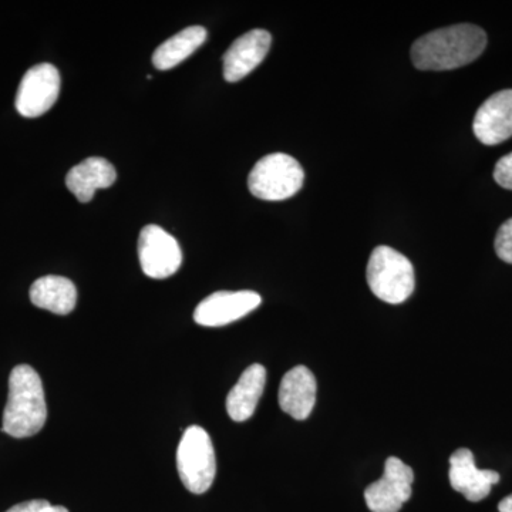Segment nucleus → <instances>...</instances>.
<instances>
[{
	"label": "nucleus",
	"instance_id": "aec40b11",
	"mask_svg": "<svg viewBox=\"0 0 512 512\" xmlns=\"http://www.w3.org/2000/svg\"><path fill=\"white\" fill-rule=\"evenodd\" d=\"M6 512H69V510L60 505H52L46 500H32L15 505Z\"/></svg>",
	"mask_w": 512,
	"mask_h": 512
},
{
	"label": "nucleus",
	"instance_id": "f257e3e1",
	"mask_svg": "<svg viewBox=\"0 0 512 512\" xmlns=\"http://www.w3.org/2000/svg\"><path fill=\"white\" fill-rule=\"evenodd\" d=\"M487 46V35L474 25H454L427 33L414 42L412 60L419 70H453L478 59Z\"/></svg>",
	"mask_w": 512,
	"mask_h": 512
},
{
	"label": "nucleus",
	"instance_id": "4468645a",
	"mask_svg": "<svg viewBox=\"0 0 512 512\" xmlns=\"http://www.w3.org/2000/svg\"><path fill=\"white\" fill-rule=\"evenodd\" d=\"M117 173L114 165L106 158L90 157L74 165L66 175V185L80 202L93 200L94 192L100 188H109L116 183Z\"/></svg>",
	"mask_w": 512,
	"mask_h": 512
},
{
	"label": "nucleus",
	"instance_id": "39448f33",
	"mask_svg": "<svg viewBox=\"0 0 512 512\" xmlns=\"http://www.w3.org/2000/svg\"><path fill=\"white\" fill-rule=\"evenodd\" d=\"M305 173L295 158L284 153L268 154L255 164L248 177L252 195L264 201H284L301 191Z\"/></svg>",
	"mask_w": 512,
	"mask_h": 512
},
{
	"label": "nucleus",
	"instance_id": "7ed1b4c3",
	"mask_svg": "<svg viewBox=\"0 0 512 512\" xmlns=\"http://www.w3.org/2000/svg\"><path fill=\"white\" fill-rule=\"evenodd\" d=\"M366 278L373 295L390 305L406 302L416 286L412 262L386 245L373 249Z\"/></svg>",
	"mask_w": 512,
	"mask_h": 512
},
{
	"label": "nucleus",
	"instance_id": "6e6552de",
	"mask_svg": "<svg viewBox=\"0 0 512 512\" xmlns=\"http://www.w3.org/2000/svg\"><path fill=\"white\" fill-rule=\"evenodd\" d=\"M60 73L53 64L40 63L26 72L16 94V110L36 119L52 109L60 93Z\"/></svg>",
	"mask_w": 512,
	"mask_h": 512
},
{
	"label": "nucleus",
	"instance_id": "f03ea898",
	"mask_svg": "<svg viewBox=\"0 0 512 512\" xmlns=\"http://www.w3.org/2000/svg\"><path fill=\"white\" fill-rule=\"evenodd\" d=\"M47 406L39 373L19 365L9 377V397L3 412L2 431L15 439L35 436L45 427Z\"/></svg>",
	"mask_w": 512,
	"mask_h": 512
},
{
	"label": "nucleus",
	"instance_id": "a211bd4d",
	"mask_svg": "<svg viewBox=\"0 0 512 512\" xmlns=\"http://www.w3.org/2000/svg\"><path fill=\"white\" fill-rule=\"evenodd\" d=\"M495 252L501 261L512 264V218L498 229L495 237Z\"/></svg>",
	"mask_w": 512,
	"mask_h": 512
},
{
	"label": "nucleus",
	"instance_id": "423d86ee",
	"mask_svg": "<svg viewBox=\"0 0 512 512\" xmlns=\"http://www.w3.org/2000/svg\"><path fill=\"white\" fill-rule=\"evenodd\" d=\"M138 258L148 278L173 276L183 264V251L173 235L158 225H147L138 238Z\"/></svg>",
	"mask_w": 512,
	"mask_h": 512
},
{
	"label": "nucleus",
	"instance_id": "0eeeda50",
	"mask_svg": "<svg viewBox=\"0 0 512 512\" xmlns=\"http://www.w3.org/2000/svg\"><path fill=\"white\" fill-rule=\"evenodd\" d=\"M414 473L400 458H387L383 477L365 491L367 507L372 512H399L412 498Z\"/></svg>",
	"mask_w": 512,
	"mask_h": 512
},
{
	"label": "nucleus",
	"instance_id": "ddd939ff",
	"mask_svg": "<svg viewBox=\"0 0 512 512\" xmlns=\"http://www.w3.org/2000/svg\"><path fill=\"white\" fill-rule=\"evenodd\" d=\"M316 392L318 384L311 370L305 366L293 367L279 386V406L293 419L306 420L315 407Z\"/></svg>",
	"mask_w": 512,
	"mask_h": 512
},
{
	"label": "nucleus",
	"instance_id": "6ab92c4d",
	"mask_svg": "<svg viewBox=\"0 0 512 512\" xmlns=\"http://www.w3.org/2000/svg\"><path fill=\"white\" fill-rule=\"evenodd\" d=\"M494 180L505 190H512V153L501 158L495 165Z\"/></svg>",
	"mask_w": 512,
	"mask_h": 512
},
{
	"label": "nucleus",
	"instance_id": "1a4fd4ad",
	"mask_svg": "<svg viewBox=\"0 0 512 512\" xmlns=\"http://www.w3.org/2000/svg\"><path fill=\"white\" fill-rule=\"evenodd\" d=\"M262 303L261 295L254 291H220L200 302L194 320L205 328H220L245 318Z\"/></svg>",
	"mask_w": 512,
	"mask_h": 512
},
{
	"label": "nucleus",
	"instance_id": "f8f14e48",
	"mask_svg": "<svg viewBox=\"0 0 512 512\" xmlns=\"http://www.w3.org/2000/svg\"><path fill=\"white\" fill-rule=\"evenodd\" d=\"M473 130L485 146H497L512 137V90L495 93L481 104Z\"/></svg>",
	"mask_w": 512,
	"mask_h": 512
},
{
	"label": "nucleus",
	"instance_id": "f3484780",
	"mask_svg": "<svg viewBox=\"0 0 512 512\" xmlns=\"http://www.w3.org/2000/svg\"><path fill=\"white\" fill-rule=\"evenodd\" d=\"M207 40V29L202 26H190L165 40L153 55L154 67L158 70H170L183 63Z\"/></svg>",
	"mask_w": 512,
	"mask_h": 512
},
{
	"label": "nucleus",
	"instance_id": "2eb2a0df",
	"mask_svg": "<svg viewBox=\"0 0 512 512\" xmlns=\"http://www.w3.org/2000/svg\"><path fill=\"white\" fill-rule=\"evenodd\" d=\"M266 383V370L262 365L249 366L227 397V412L232 420L242 423L254 416Z\"/></svg>",
	"mask_w": 512,
	"mask_h": 512
},
{
	"label": "nucleus",
	"instance_id": "412c9836",
	"mask_svg": "<svg viewBox=\"0 0 512 512\" xmlns=\"http://www.w3.org/2000/svg\"><path fill=\"white\" fill-rule=\"evenodd\" d=\"M498 511L500 512H512V494L505 497L500 504H498Z\"/></svg>",
	"mask_w": 512,
	"mask_h": 512
},
{
	"label": "nucleus",
	"instance_id": "9b49d317",
	"mask_svg": "<svg viewBox=\"0 0 512 512\" xmlns=\"http://www.w3.org/2000/svg\"><path fill=\"white\" fill-rule=\"evenodd\" d=\"M451 487L471 503L484 500L491 493L493 485L500 481V474L493 470H478L474 454L468 448H458L450 457Z\"/></svg>",
	"mask_w": 512,
	"mask_h": 512
},
{
	"label": "nucleus",
	"instance_id": "dca6fc26",
	"mask_svg": "<svg viewBox=\"0 0 512 512\" xmlns=\"http://www.w3.org/2000/svg\"><path fill=\"white\" fill-rule=\"evenodd\" d=\"M29 295L30 301L37 308L56 315H69L76 308V285L64 276L47 275L37 279Z\"/></svg>",
	"mask_w": 512,
	"mask_h": 512
},
{
	"label": "nucleus",
	"instance_id": "20e7f679",
	"mask_svg": "<svg viewBox=\"0 0 512 512\" xmlns=\"http://www.w3.org/2000/svg\"><path fill=\"white\" fill-rule=\"evenodd\" d=\"M177 468L181 481L192 494L210 490L217 476V457L210 434L200 426L184 431L177 450Z\"/></svg>",
	"mask_w": 512,
	"mask_h": 512
},
{
	"label": "nucleus",
	"instance_id": "9d476101",
	"mask_svg": "<svg viewBox=\"0 0 512 512\" xmlns=\"http://www.w3.org/2000/svg\"><path fill=\"white\" fill-rule=\"evenodd\" d=\"M271 45V33L264 29H254L238 37L222 57L224 79L235 83L254 72L264 62Z\"/></svg>",
	"mask_w": 512,
	"mask_h": 512
}]
</instances>
